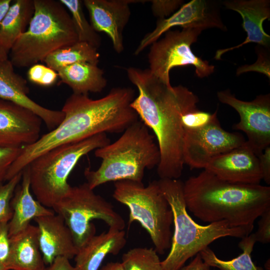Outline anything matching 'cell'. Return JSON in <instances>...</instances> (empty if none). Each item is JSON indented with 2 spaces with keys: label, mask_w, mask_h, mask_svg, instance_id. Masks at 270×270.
<instances>
[{
  "label": "cell",
  "mask_w": 270,
  "mask_h": 270,
  "mask_svg": "<svg viewBox=\"0 0 270 270\" xmlns=\"http://www.w3.org/2000/svg\"><path fill=\"white\" fill-rule=\"evenodd\" d=\"M22 148L0 147V182L4 181L8 169L18 156Z\"/></svg>",
  "instance_id": "1f68e13d"
},
{
  "label": "cell",
  "mask_w": 270,
  "mask_h": 270,
  "mask_svg": "<svg viewBox=\"0 0 270 270\" xmlns=\"http://www.w3.org/2000/svg\"><path fill=\"white\" fill-rule=\"evenodd\" d=\"M11 2V0H0V23L8 12Z\"/></svg>",
  "instance_id": "ab89813d"
},
{
  "label": "cell",
  "mask_w": 270,
  "mask_h": 270,
  "mask_svg": "<svg viewBox=\"0 0 270 270\" xmlns=\"http://www.w3.org/2000/svg\"><path fill=\"white\" fill-rule=\"evenodd\" d=\"M34 0H16L0 23V48L9 54L12 46L24 33L34 15Z\"/></svg>",
  "instance_id": "cb8c5ba5"
},
{
  "label": "cell",
  "mask_w": 270,
  "mask_h": 270,
  "mask_svg": "<svg viewBox=\"0 0 270 270\" xmlns=\"http://www.w3.org/2000/svg\"><path fill=\"white\" fill-rule=\"evenodd\" d=\"M134 99L130 88H114L96 100L88 94L72 93L61 110L64 116L56 128L42 135L34 143L22 148L8 169L9 180L22 172L36 158L57 146L78 142L101 133H118L138 120L131 106Z\"/></svg>",
  "instance_id": "7a4b0ae2"
},
{
  "label": "cell",
  "mask_w": 270,
  "mask_h": 270,
  "mask_svg": "<svg viewBox=\"0 0 270 270\" xmlns=\"http://www.w3.org/2000/svg\"><path fill=\"white\" fill-rule=\"evenodd\" d=\"M138 95L131 104L140 120L152 130L160 152L157 173L160 178L178 179L184 164L183 154L184 114L198 110V97L182 85H168L148 69H126Z\"/></svg>",
  "instance_id": "6da1fadb"
},
{
  "label": "cell",
  "mask_w": 270,
  "mask_h": 270,
  "mask_svg": "<svg viewBox=\"0 0 270 270\" xmlns=\"http://www.w3.org/2000/svg\"><path fill=\"white\" fill-rule=\"evenodd\" d=\"M0 270H8L5 264L0 262Z\"/></svg>",
  "instance_id": "7bdbcfd3"
},
{
  "label": "cell",
  "mask_w": 270,
  "mask_h": 270,
  "mask_svg": "<svg viewBox=\"0 0 270 270\" xmlns=\"http://www.w3.org/2000/svg\"><path fill=\"white\" fill-rule=\"evenodd\" d=\"M22 173L20 172L7 181L0 182V223L9 222L12 216L10 201L14 191L20 184Z\"/></svg>",
  "instance_id": "f1b7e54d"
},
{
  "label": "cell",
  "mask_w": 270,
  "mask_h": 270,
  "mask_svg": "<svg viewBox=\"0 0 270 270\" xmlns=\"http://www.w3.org/2000/svg\"><path fill=\"white\" fill-rule=\"evenodd\" d=\"M70 230L78 250L95 235L94 220L104 221L109 228L123 230L125 222L112 205L96 194L88 184L72 186L68 194L52 208Z\"/></svg>",
  "instance_id": "9c48e42d"
},
{
  "label": "cell",
  "mask_w": 270,
  "mask_h": 270,
  "mask_svg": "<svg viewBox=\"0 0 270 270\" xmlns=\"http://www.w3.org/2000/svg\"><path fill=\"white\" fill-rule=\"evenodd\" d=\"M152 3V10L154 15L164 18L176 10L182 2L180 0H153Z\"/></svg>",
  "instance_id": "d6a6232c"
},
{
  "label": "cell",
  "mask_w": 270,
  "mask_h": 270,
  "mask_svg": "<svg viewBox=\"0 0 270 270\" xmlns=\"http://www.w3.org/2000/svg\"><path fill=\"white\" fill-rule=\"evenodd\" d=\"M253 234L242 238L238 244L242 252L236 258L226 260L218 258L214 251L207 247L200 252L202 259L209 266L220 270H264L252 262V252L256 242Z\"/></svg>",
  "instance_id": "d4e9b609"
},
{
  "label": "cell",
  "mask_w": 270,
  "mask_h": 270,
  "mask_svg": "<svg viewBox=\"0 0 270 270\" xmlns=\"http://www.w3.org/2000/svg\"><path fill=\"white\" fill-rule=\"evenodd\" d=\"M148 128L140 120L134 122L115 142L94 151L101 164L96 170L86 168L84 175L89 187L110 182H142L146 169L158 166L160 150Z\"/></svg>",
  "instance_id": "277c9868"
},
{
  "label": "cell",
  "mask_w": 270,
  "mask_h": 270,
  "mask_svg": "<svg viewBox=\"0 0 270 270\" xmlns=\"http://www.w3.org/2000/svg\"><path fill=\"white\" fill-rule=\"evenodd\" d=\"M126 242L123 230L109 228L108 232L94 235L78 250L75 267L78 270H98L105 258L118 254Z\"/></svg>",
  "instance_id": "ffe728a7"
},
{
  "label": "cell",
  "mask_w": 270,
  "mask_h": 270,
  "mask_svg": "<svg viewBox=\"0 0 270 270\" xmlns=\"http://www.w3.org/2000/svg\"><path fill=\"white\" fill-rule=\"evenodd\" d=\"M256 242L268 244L270 242V208L266 209L260 216L258 228L253 233Z\"/></svg>",
  "instance_id": "836d02e7"
},
{
  "label": "cell",
  "mask_w": 270,
  "mask_h": 270,
  "mask_svg": "<svg viewBox=\"0 0 270 270\" xmlns=\"http://www.w3.org/2000/svg\"><path fill=\"white\" fill-rule=\"evenodd\" d=\"M182 28H218L224 30L218 14L206 0H192L182 5L176 12L168 18L159 19L155 28L146 34L140 40L134 54H139L146 48L159 40L160 38L173 27Z\"/></svg>",
  "instance_id": "4fadbf2b"
},
{
  "label": "cell",
  "mask_w": 270,
  "mask_h": 270,
  "mask_svg": "<svg viewBox=\"0 0 270 270\" xmlns=\"http://www.w3.org/2000/svg\"><path fill=\"white\" fill-rule=\"evenodd\" d=\"M110 143L106 133L54 148L39 156L27 166L30 190L36 199L48 208L69 192L68 176L84 156Z\"/></svg>",
  "instance_id": "52a82bcc"
},
{
  "label": "cell",
  "mask_w": 270,
  "mask_h": 270,
  "mask_svg": "<svg viewBox=\"0 0 270 270\" xmlns=\"http://www.w3.org/2000/svg\"><path fill=\"white\" fill-rule=\"evenodd\" d=\"M98 270H124L121 262H110L100 268Z\"/></svg>",
  "instance_id": "60d3db41"
},
{
  "label": "cell",
  "mask_w": 270,
  "mask_h": 270,
  "mask_svg": "<svg viewBox=\"0 0 270 270\" xmlns=\"http://www.w3.org/2000/svg\"><path fill=\"white\" fill-rule=\"evenodd\" d=\"M112 194L130 210L128 224L138 222L149 234L155 250L163 254L170 248L173 214L158 180L144 186L142 182H116Z\"/></svg>",
  "instance_id": "ba28073f"
},
{
  "label": "cell",
  "mask_w": 270,
  "mask_h": 270,
  "mask_svg": "<svg viewBox=\"0 0 270 270\" xmlns=\"http://www.w3.org/2000/svg\"><path fill=\"white\" fill-rule=\"evenodd\" d=\"M210 268L204 262L198 253L189 264L184 266L180 270H211Z\"/></svg>",
  "instance_id": "f35d334b"
},
{
  "label": "cell",
  "mask_w": 270,
  "mask_h": 270,
  "mask_svg": "<svg viewBox=\"0 0 270 270\" xmlns=\"http://www.w3.org/2000/svg\"><path fill=\"white\" fill-rule=\"evenodd\" d=\"M70 259L64 256L57 257L52 263L47 267V270H78L71 264Z\"/></svg>",
  "instance_id": "74e56055"
},
{
  "label": "cell",
  "mask_w": 270,
  "mask_h": 270,
  "mask_svg": "<svg viewBox=\"0 0 270 270\" xmlns=\"http://www.w3.org/2000/svg\"><path fill=\"white\" fill-rule=\"evenodd\" d=\"M138 0H84L91 24L96 32H104L110 38L118 54L124 50L123 31L130 14L129 5Z\"/></svg>",
  "instance_id": "2e32d148"
},
{
  "label": "cell",
  "mask_w": 270,
  "mask_h": 270,
  "mask_svg": "<svg viewBox=\"0 0 270 270\" xmlns=\"http://www.w3.org/2000/svg\"><path fill=\"white\" fill-rule=\"evenodd\" d=\"M10 206L12 216L8 222L10 237L25 229L32 220L55 214L52 209L46 207L33 198L26 168L22 171V180L11 200Z\"/></svg>",
  "instance_id": "44dd1931"
},
{
  "label": "cell",
  "mask_w": 270,
  "mask_h": 270,
  "mask_svg": "<svg viewBox=\"0 0 270 270\" xmlns=\"http://www.w3.org/2000/svg\"><path fill=\"white\" fill-rule=\"evenodd\" d=\"M262 172V180L270 184V146L266 147L258 156Z\"/></svg>",
  "instance_id": "8d00e7d4"
},
{
  "label": "cell",
  "mask_w": 270,
  "mask_h": 270,
  "mask_svg": "<svg viewBox=\"0 0 270 270\" xmlns=\"http://www.w3.org/2000/svg\"><path fill=\"white\" fill-rule=\"evenodd\" d=\"M218 112L213 114L198 110L186 113L182 116V124L184 130H194L203 127L208 124Z\"/></svg>",
  "instance_id": "4dcf8cb0"
},
{
  "label": "cell",
  "mask_w": 270,
  "mask_h": 270,
  "mask_svg": "<svg viewBox=\"0 0 270 270\" xmlns=\"http://www.w3.org/2000/svg\"><path fill=\"white\" fill-rule=\"evenodd\" d=\"M186 208L206 222L224 220L232 226L254 228L270 208V187L228 182L204 169L183 182Z\"/></svg>",
  "instance_id": "3957f363"
},
{
  "label": "cell",
  "mask_w": 270,
  "mask_h": 270,
  "mask_svg": "<svg viewBox=\"0 0 270 270\" xmlns=\"http://www.w3.org/2000/svg\"><path fill=\"white\" fill-rule=\"evenodd\" d=\"M202 30L188 28L166 32L164 38L150 46L148 54L150 72L168 85H171L170 72L174 67L192 66L200 78L213 73L214 66L196 56L190 48Z\"/></svg>",
  "instance_id": "30bf717a"
},
{
  "label": "cell",
  "mask_w": 270,
  "mask_h": 270,
  "mask_svg": "<svg viewBox=\"0 0 270 270\" xmlns=\"http://www.w3.org/2000/svg\"><path fill=\"white\" fill-rule=\"evenodd\" d=\"M204 169L233 183L258 184L262 180L258 156L246 142L214 158Z\"/></svg>",
  "instance_id": "9a60e30c"
},
{
  "label": "cell",
  "mask_w": 270,
  "mask_h": 270,
  "mask_svg": "<svg viewBox=\"0 0 270 270\" xmlns=\"http://www.w3.org/2000/svg\"><path fill=\"white\" fill-rule=\"evenodd\" d=\"M10 252L8 222L0 223V262L4 264ZM6 266V265H5Z\"/></svg>",
  "instance_id": "d590c367"
},
{
  "label": "cell",
  "mask_w": 270,
  "mask_h": 270,
  "mask_svg": "<svg viewBox=\"0 0 270 270\" xmlns=\"http://www.w3.org/2000/svg\"><path fill=\"white\" fill-rule=\"evenodd\" d=\"M100 55L97 48L82 42L59 48L48 56L44 60L46 66L57 72L66 66L80 62L98 64Z\"/></svg>",
  "instance_id": "484cf974"
},
{
  "label": "cell",
  "mask_w": 270,
  "mask_h": 270,
  "mask_svg": "<svg viewBox=\"0 0 270 270\" xmlns=\"http://www.w3.org/2000/svg\"><path fill=\"white\" fill-rule=\"evenodd\" d=\"M246 142L240 133L228 132L222 128L216 112L212 120L203 127L184 130V163L191 169H204L214 158L242 146Z\"/></svg>",
  "instance_id": "8fae6325"
},
{
  "label": "cell",
  "mask_w": 270,
  "mask_h": 270,
  "mask_svg": "<svg viewBox=\"0 0 270 270\" xmlns=\"http://www.w3.org/2000/svg\"><path fill=\"white\" fill-rule=\"evenodd\" d=\"M225 7L236 11L242 17V26L247 34L246 40L240 44L232 47L218 50L214 58L220 60L226 52L239 48L243 45L254 42L268 46L270 36L263 28V22L270 18V2L269 0H228L223 2Z\"/></svg>",
  "instance_id": "d6986e66"
},
{
  "label": "cell",
  "mask_w": 270,
  "mask_h": 270,
  "mask_svg": "<svg viewBox=\"0 0 270 270\" xmlns=\"http://www.w3.org/2000/svg\"><path fill=\"white\" fill-rule=\"evenodd\" d=\"M8 270H42L46 268L40 250L37 226L30 224L10 237Z\"/></svg>",
  "instance_id": "7402d4cb"
},
{
  "label": "cell",
  "mask_w": 270,
  "mask_h": 270,
  "mask_svg": "<svg viewBox=\"0 0 270 270\" xmlns=\"http://www.w3.org/2000/svg\"><path fill=\"white\" fill-rule=\"evenodd\" d=\"M161 262L155 249L138 247L124 254L121 263L124 270H162Z\"/></svg>",
  "instance_id": "83f0119b"
},
{
  "label": "cell",
  "mask_w": 270,
  "mask_h": 270,
  "mask_svg": "<svg viewBox=\"0 0 270 270\" xmlns=\"http://www.w3.org/2000/svg\"><path fill=\"white\" fill-rule=\"evenodd\" d=\"M217 96L238 112L240 121L233 128L246 134V144L258 156L270 146V94L258 95L250 102L237 98L229 90L218 92Z\"/></svg>",
  "instance_id": "7c38bea8"
},
{
  "label": "cell",
  "mask_w": 270,
  "mask_h": 270,
  "mask_svg": "<svg viewBox=\"0 0 270 270\" xmlns=\"http://www.w3.org/2000/svg\"><path fill=\"white\" fill-rule=\"evenodd\" d=\"M34 2V11L28 28L9 52L14 67L30 68L55 50L78 42L71 16L59 0Z\"/></svg>",
  "instance_id": "8992f818"
},
{
  "label": "cell",
  "mask_w": 270,
  "mask_h": 270,
  "mask_svg": "<svg viewBox=\"0 0 270 270\" xmlns=\"http://www.w3.org/2000/svg\"><path fill=\"white\" fill-rule=\"evenodd\" d=\"M58 76L56 72L39 64L30 66L28 72V77L30 82L44 86L53 85Z\"/></svg>",
  "instance_id": "f546056e"
},
{
  "label": "cell",
  "mask_w": 270,
  "mask_h": 270,
  "mask_svg": "<svg viewBox=\"0 0 270 270\" xmlns=\"http://www.w3.org/2000/svg\"><path fill=\"white\" fill-rule=\"evenodd\" d=\"M160 188L173 214L174 232L170 251L161 264L162 270H180L186 261L223 237L242 238L254 228L235 227L224 220L202 226L188 214L184 198L183 182L179 179L160 178Z\"/></svg>",
  "instance_id": "5b68a950"
},
{
  "label": "cell",
  "mask_w": 270,
  "mask_h": 270,
  "mask_svg": "<svg viewBox=\"0 0 270 270\" xmlns=\"http://www.w3.org/2000/svg\"><path fill=\"white\" fill-rule=\"evenodd\" d=\"M47 270V268H46H46H44V269H43V270Z\"/></svg>",
  "instance_id": "ee69618b"
},
{
  "label": "cell",
  "mask_w": 270,
  "mask_h": 270,
  "mask_svg": "<svg viewBox=\"0 0 270 270\" xmlns=\"http://www.w3.org/2000/svg\"><path fill=\"white\" fill-rule=\"evenodd\" d=\"M71 14L72 22L78 42H86L96 48L100 46L101 38L91 24L86 20L80 0H59Z\"/></svg>",
  "instance_id": "4316f807"
},
{
  "label": "cell",
  "mask_w": 270,
  "mask_h": 270,
  "mask_svg": "<svg viewBox=\"0 0 270 270\" xmlns=\"http://www.w3.org/2000/svg\"><path fill=\"white\" fill-rule=\"evenodd\" d=\"M27 81L14 70L8 58L0 62V99L8 100L30 110L38 116L46 127L52 130L63 120L60 110L46 108L32 100Z\"/></svg>",
  "instance_id": "e0dca14e"
},
{
  "label": "cell",
  "mask_w": 270,
  "mask_h": 270,
  "mask_svg": "<svg viewBox=\"0 0 270 270\" xmlns=\"http://www.w3.org/2000/svg\"><path fill=\"white\" fill-rule=\"evenodd\" d=\"M57 72L61 81L76 94L100 92L107 84L104 72L97 64L77 62L63 67Z\"/></svg>",
  "instance_id": "603a6c76"
},
{
  "label": "cell",
  "mask_w": 270,
  "mask_h": 270,
  "mask_svg": "<svg viewBox=\"0 0 270 270\" xmlns=\"http://www.w3.org/2000/svg\"><path fill=\"white\" fill-rule=\"evenodd\" d=\"M40 250L45 265H50L59 256L68 259L76 256L78 248L72 233L60 215L36 218Z\"/></svg>",
  "instance_id": "ac0fdd59"
},
{
  "label": "cell",
  "mask_w": 270,
  "mask_h": 270,
  "mask_svg": "<svg viewBox=\"0 0 270 270\" xmlns=\"http://www.w3.org/2000/svg\"><path fill=\"white\" fill-rule=\"evenodd\" d=\"M41 118L30 110L0 99V147L23 148L40 138Z\"/></svg>",
  "instance_id": "5bb4252c"
},
{
  "label": "cell",
  "mask_w": 270,
  "mask_h": 270,
  "mask_svg": "<svg viewBox=\"0 0 270 270\" xmlns=\"http://www.w3.org/2000/svg\"><path fill=\"white\" fill-rule=\"evenodd\" d=\"M250 71L258 72L266 75L270 78V61L268 58L262 53L258 54V60L252 65H245L239 67L236 71V74Z\"/></svg>",
  "instance_id": "e575fe53"
},
{
  "label": "cell",
  "mask_w": 270,
  "mask_h": 270,
  "mask_svg": "<svg viewBox=\"0 0 270 270\" xmlns=\"http://www.w3.org/2000/svg\"><path fill=\"white\" fill-rule=\"evenodd\" d=\"M8 54L0 48V62L8 59Z\"/></svg>",
  "instance_id": "b9f144b4"
}]
</instances>
